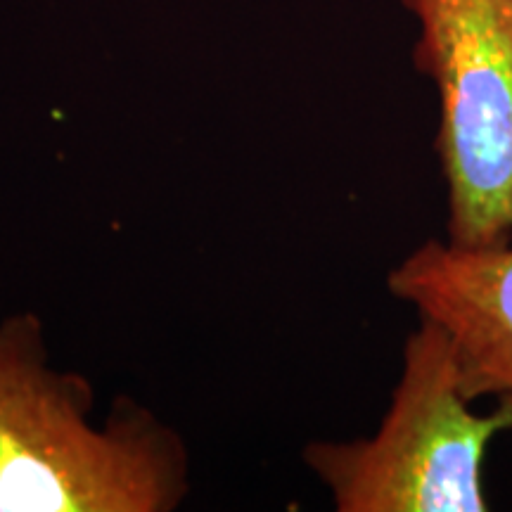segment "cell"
I'll use <instances>...</instances> for the list:
<instances>
[{"label":"cell","mask_w":512,"mask_h":512,"mask_svg":"<svg viewBox=\"0 0 512 512\" xmlns=\"http://www.w3.org/2000/svg\"><path fill=\"white\" fill-rule=\"evenodd\" d=\"M86 377L50 366L36 313L0 320V512H169L188 491L183 439L119 399L95 425Z\"/></svg>","instance_id":"obj_1"},{"label":"cell","mask_w":512,"mask_h":512,"mask_svg":"<svg viewBox=\"0 0 512 512\" xmlns=\"http://www.w3.org/2000/svg\"><path fill=\"white\" fill-rule=\"evenodd\" d=\"M456 347L430 318L403 349V373L375 437L304 451L339 512H484L486 446L512 430V394L494 413L470 408Z\"/></svg>","instance_id":"obj_2"},{"label":"cell","mask_w":512,"mask_h":512,"mask_svg":"<svg viewBox=\"0 0 512 512\" xmlns=\"http://www.w3.org/2000/svg\"><path fill=\"white\" fill-rule=\"evenodd\" d=\"M439 91L448 242H512V0H403Z\"/></svg>","instance_id":"obj_3"},{"label":"cell","mask_w":512,"mask_h":512,"mask_svg":"<svg viewBox=\"0 0 512 512\" xmlns=\"http://www.w3.org/2000/svg\"><path fill=\"white\" fill-rule=\"evenodd\" d=\"M389 290L451 335L472 401L512 394V242L430 240L389 273Z\"/></svg>","instance_id":"obj_4"}]
</instances>
